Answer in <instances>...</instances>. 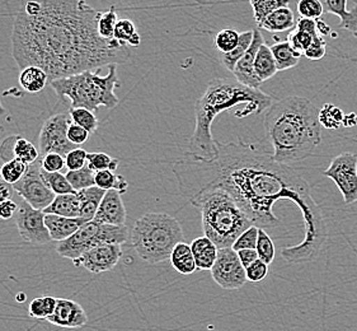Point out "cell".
I'll return each mask as SVG.
<instances>
[{
	"label": "cell",
	"instance_id": "cell-23",
	"mask_svg": "<svg viewBox=\"0 0 357 331\" xmlns=\"http://www.w3.org/2000/svg\"><path fill=\"white\" fill-rule=\"evenodd\" d=\"M43 213L66 218H80V199L78 193L56 195L55 200L43 210Z\"/></svg>",
	"mask_w": 357,
	"mask_h": 331
},
{
	"label": "cell",
	"instance_id": "cell-9",
	"mask_svg": "<svg viewBox=\"0 0 357 331\" xmlns=\"http://www.w3.org/2000/svg\"><path fill=\"white\" fill-rule=\"evenodd\" d=\"M72 124L69 112L55 114L43 123L38 138V151L41 157L49 153H59L66 157L69 152L78 148L68 138V130Z\"/></svg>",
	"mask_w": 357,
	"mask_h": 331
},
{
	"label": "cell",
	"instance_id": "cell-5",
	"mask_svg": "<svg viewBox=\"0 0 357 331\" xmlns=\"http://www.w3.org/2000/svg\"><path fill=\"white\" fill-rule=\"evenodd\" d=\"M190 203L200 209L204 236L210 238L218 249L234 245L238 237L253 222L236 199L220 187H208L193 195Z\"/></svg>",
	"mask_w": 357,
	"mask_h": 331
},
{
	"label": "cell",
	"instance_id": "cell-24",
	"mask_svg": "<svg viewBox=\"0 0 357 331\" xmlns=\"http://www.w3.org/2000/svg\"><path fill=\"white\" fill-rule=\"evenodd\" d=\"M169 261L174 270L182 275H190L197 270L191 245L186 242H179L178 245L173 249Z\"/></svg>",
	"mask_w": 357,
	"mask_h": 331
},
{
	"label": "cell",
	"instance_id": "cell-16",
	"mask_svg": "<svg viewBox=\"0 0 357 331\" xmlns=\"http://www.w3.org/2000/svg\"><path fill=\"white\" fill-rule=\"evenodd\" d=\"M46 321L65 329H78L88 324L86 311L73 300L57 298L56 309Z\"/></svg>",
	"mask_w": 357,
	"mask_h": 331
},
{
	"label": "cell",
	"instance_id": "cell-46",
	"mask_svg": "<svg viewBox=\"0 0 357 331\" xmlns=\"http://www.w3.org/2000/svg\"><path fill=\"white\" fill-rule=\"evenodd\" d=\"M327 52V43L321 35H317L313 40V43H310V46L307 47V50L304 52V57L309 60H321L324 58Z\"/></svg>",
	"mask_w": 357,
	"mask_h": 331
},
{
	"label": "cell",
	"instance_id": "cell-31",
	"mask_svg": "<svg viewBox=\"0 0 357 331\" xmlns=\"http://www.w3.org/2000/svg\"><path fill=\"white\" fill-rule=\"evenodd\" d=\"M96 186L106 191L116 190L121 194H125L129 189V182L121 175H116L111 170H103L96 172Z\"/></svg>",
	"mask_w": 357,
	"mask_h": 331
},
{
	"label": "cell",
	"instance_id": "cell-28",
	"mask_svg": "<svg viewBox=\"0 0 357 331\" xmlns=\"http://www.w3.org/2000/svg\"><path fill=\"white\" fill-rule=\"evenodd\" d=\"M271 51L279 72L289 71L294 66H296L301 58V54L295 52L287 41H279V43H273L271 46Z\"/></svg>",
	"mask_w": 357,
	"mask_h": 331
},
{
	"label": "cell",
	"instance_id": "cell-4",
	"mask_svg": "<svg viewBox=\"0 0 357 331\" xmlns=\"http://www.w3.org/2000/svg\"><path fill=\"white\" fill-rule=\"evenodd\" d=\"M272 105V96L239 83L236 78H215L210 80L205 92L195 105L196 125L188 143L186 154L191 159L213 161L218 149L211 128L218 116L224 111L236 110L233 115L241 119L238 106H244L250 115L262 114Z\"/></svg>",
	"mask_w": 357,
	"mask_h": 331
},
{
	"label": "cell",
	"instance_id": "cell-56",
	"mask_svg": "<svg viewBox=\"0 0 357 331\" xmlns=\"http://www.w3.org/2000/svg\"><path fill=\"white\" fill-rule=\"evenodd\" d=\"M6 114H7V111H6V108H4L1 100H0V115H6Z\"/></svg>",
	"mask_w": 357,
	"mask_h": 331
},
{
	"label": "cell",
	"instance_id": "cell-50",
	"mask_svg": "<svg viewBox=\"0 0 357 331\" xmlns=\"http://www.w3.org/2000/svg\"><path fill=\"white\" fill-rule=\"evenodd\" d=\"M323 110L326 111V112H328L329 122L327 123L326 126H328L331 129H337V126L340 125V124L343 123V112L340 110V108H335V106H332V105H326Z\"/></svg>",
	"mask_w": 357,
	"mask_h": 331
},
{
	"label": "cell",
	"instance_id": "cell-53",
	"mask_svg": "<svg viewBox=\"0 0 357 331\" xmlns=\"http://www.w3.org/2000/svg\"><path fill=\"white\" fill-rule=\"evenodd\" d=\"M15 187L6 181L0 180V203L7 202L13 198Z\"/></svg>",
	"mask_w": 357,
	"mask_h": 331
},
{
	"label": "cell",
	"instance_id": "cell-21",
	"mask_svg": "<svg viewBox=\"0 0 357 331\" xmlns=\"http://www.w3.org/2000/svg\"><path fill=\"white\" fill-rule=\"evenodd\" d=\"M347 1L349 0H321L324 12L337 15L341 20L340 29L351 31L354 34L357 32V13L354 9H347Z\"/></svg>",
	"mask_w": 357,
	"mask_h": 331
},
{
	"label": "cell",
	"instance_id": "cell-30",
	"mask_svg": "<svg viewBox=\"0 0 357 331\" xmlns=\"http://www.w3.org/2000/svg\"><path fill=\"white\" fill-rule=\"evenodd\" d=\"M114 38L132 47H139L142 43V37L136 29L135 23L128 18L119 20L114 27Z\"/></svg>",
	"mask_w": 357,
	"mask_h": 331
},
{
	"label": "cell",
	"instance_id": "cell-25",
	"mask_svg": "<svg viewBox=\"0 0 357 331\" xmlns=\"http://www.w3.org/2000/svg\"><path fill=\"white\" fill-rule=\"evenodd\" d=\"M296 24V18L293 10L289 7L280 8L272 15H268L258 29H266L268 32L279 34L291 29Z\"/></svg>",
	"mask_w": 357,
	"mask_h": 331
},
{
	"label": "cell",
	"instance_id": "cell-19",
	"mask_svg": "<svg viewBox=\"0 0 357 331\" xmlns=\"http://www.w3.org/2000/svg\"><path fill=\"white\" fill-rule=\"evenodd\" d=\"M82 218H66V216L46 214L45 224L50 233L51 241L61 242L66 238L72 237L77 230L86 224Z\"/></svg>",
	"mask_w": 357,
	"mask_h": 331
},
{
	"label": "cell",
	"instance_id": "cell-20",
	"mask_svg": "<svg viewBox=\"0 0 357 331\" xmlns=\"http://www.w3.org/2000/svg\"><path fill=\"white\" fill-rule=\"evenodd\" d=\"M191 250H192L193 258H195L196 265H197V270H211L213 269L216 258H218L219 249L210 238L202 236V237L193 240V242L191 244Z\"/></svg>",
	"mask_w": 357,
	"mask_h": 331
},
{
	"label": "cell",
	"instance_id": "cell-35",
	"mask_svg": "<svg viewBox=\"0 0 357 331\" xmlns=\"http://www.w3.org/2000/svg\"><path fill=\"white\" fill-rule=\"evenodd\" d=\"M27 168L29 165L23 163L20 159H10L4 162L0 167V177L8 184L15 185L24 176V173L27 172Z\"/></svg>",
	"mask_w": 357,
	"mask_h": 331
},
{
	"label": "cell",
	"instance_id": "cell-52",
	"mask_svg": "<svg viewBox=\"0 0 357 331\" xmlns=\"http://www.w3.org/2000/svg\"><path fill=\"white\" fill-rule=\"evenodd\" d=\"M238 256H239V259L242 261V264H243V267H245V269L250 267V265H252L255 261H257V260L259 259L256 249L241 250V251H238Z\"/></svg>",
	"mask_w": 357,
	"mask_h": 331
},
{
	"label": "cell",
	"instance_id": "cell-7",
	"mask_svg": "<svg viewBox=\"0 0 357 331\" xmlns=\"http://www.w3.org/2000/svg\"><path fill=\"white\" fill-rule=\"evenodd\" d=\"M130 240L140 259L149 264H160L169 260L179 242H185V233L174 216L146 213L136 221Z\"/></svg>",
	"mask_w": 357,
	"mask_h": 331
},
{
	"label": "cell",
	"instance_id": "cell-22",
	"mask_svg": "<svg viewBox=\"0 0 357 331\" xmlns=\"http://www.w3.org/2000/svg\"><path fill=\"white\" fill-rule=\"evenodd\" d=\"M77 193L80 199V218L84 219L86 222L93 221L94 216L97 214V210L100 208V202L106 194V190L92 186L83 189Z\"/></svg>",
	"mask_w": 357,
	"mask_h": 331
},
{
	"label": "cell",
	"instance_id": "cell-6",
	"mask_svg": "<svg viewBox=\"0 0 357 331\" xmlns=\"http://www.w3.org/2000/svg\"><path fill=\"white\" fill-rule=\"evenodd\" d=\"M100 69L97 72L86 71L69 75L65 78L51 80V88L60 100H69L72 108H83L91 111L98 108H114L119 103V97L114 89L120 87L117 77V66L109 65L107 75H100Z\"/></svg>",
	"mask_w": 357,
	"mask_h": 331
},
{
	"label": "cell",
	"instance_id": "cell-45",
	"mask_svg": "<svg viewBox=\"0 0 357 331\" xmlns=\"http://www.w3.org/2000/svg\"><path fill=\"white\" fill-rule=\"evenodd\" d=\"M88 163V152L82 148H75L65 157V166L69 171H77Z\"/></svg>",
	"mask_w": 357,
	"mask_h": 331
},
{
	"label": "cell",
	"instance_id": "cell-34",
	"mask_svg": "<svg viewBox=\"0 0 357 331\" xmlns=\"http://www.w3.org/2000/svg\"><path fill=\"white\" fill-rule=\"evenodd\" d=\"M65 176L75 191L96 186V172L88 166V163L77 171H68Z\"/></svg>",
	"mask_w": 357,
	"mask_h": 331
},
{
	"label": "cell",
	"instance_id": "cell-15",
	"mask_svg": "<svg viewBox=\"0 0 357 331\" xmlns=\"http://www.w3.org/2000/svg\"><path fill=\"white\" fill-rule=\"evenodd\" d=\"M264 43V36L259 29H253V41L250 43V49L244 54L242 59L236 63L233 71L234 78L244 86L259 89L262 82L258 80L257 74L255 72V60L259 47Z\"/></svg>",
	"mask_w": 357,
	"mask_h": 331
},
{
	"label": "cell",
	"instance_id": "cell-26",
	"mask_svg": "<svg viewBox=\"0 0 357 331\" xmlns=\"http://www.w3.org/2000/svg\"><path fill=\"white\" fill-rule=\"evenodd\" d=\"M18 83L24 92L38 94L49 83V77L38 66H27L20 73Z\"/></svg>",
	"mask_w": 357,
	"mask_h": 331
},
{
	"label": "cell",
	"instance_id": "cell-54",
	"mask_svg": "<svg viewBox=\"0 0 357 331\" xmlns=\"http://www.w3.org/2000/svg\"><path fill=\"white\" fill-rule=\"evenodd\" d=\"M317 29H318V34L321 36H327V35H329V32H331V27H329L326 22L321 21V20H317Z\"/></svg>",
	"mask_w": 357,
	"mask_h": 331
},
{
	"label": "cell",
	"instance_id": "cell-29",
	"mask_svg": "<svg viewBox=\"0 0 357 331\" xmlns=\"http://www.w3.org/2000/svg\"><path fill=\"white\" fill-rule=\"evenodd\" d=\"M253 41V31H245L241 32V38L239 43L236 49L230 51L228 54H222L220 55V61L224 65V68H227L228 71L233 73L236 68V63L242 59L244 54L250 49V43Z\"/></svg>",
	"mask_w": 357,
	"mask_h": 331
},
{
	"label": "cell",
	"instance_id": "cell-2",
	"mask_svg": "<svg viewBox=\"0 0 357 331\" xmlns=\"http://www.w3.org/2000/svg\"><path fill=\"white\" fill-rule=\"evenodd\" d=\"M100 12L86 0H29L15 15L12 57L20 69L38 66L51 80L126 63L131 52L98 32Z\"/></svg>",
	"mask_w": 357,
	"mask_h": 331
},
{
	"label": "cell",
	"instance_id": "cell-13",
	"mask_svg": "<svg viewBox=\"0 0 357 331\" xmlns=\"http://www.w3.org/2000/svg\"><path fill=\"white\" fill-rule=\"evenodd\" d=\"M45 216L46 214L43 210L32 208L29 203L24 202L22 198L20 199L15 221L23 241L32 245H43L50 242V233L45 224Z\"/></svg>",
	"mask_w": 357,
	"mask_h": 331
},
{
	"label": "cell",
	"instance_id": "cell-1",
	"mask_svg": "<svg viewBox=\"0 0 357 331\" xmlns=\"http://www.w3.org/2000/svg\"><path fill=\"white\" fill-rule=\"evenodd\" d=\"M218 149L213 161L185 156L174 163L179 189L190 199L208 187H220L231 195L255 226L268 228L279 224L273 205L290 200L301 209L305 237L298 245L285 247L281 256L287 263L303 264L319 256L328 240V228L307 181L290 166L273 159L264 145L215 140Z\"/></svg>",
	"mask_w": 357,
	"mask_h": 331
},
{
	"label": "cell",
	"instance_id": "cell-43",
	"mask_svg": "<svg viewBox=\"0 0 357 331\" xmlns=\"http://www.w3.org/2000/svg\"><path fill=\"white\" fill-rule=\"evenodd\" d=\"M298 13L301 18L309 20H321L324 13V8L321 6V0H299L298 1Z\"/></svg>",
	"mask_w": 357,
	"mask_h": 331
},
{
	"label": "cell",
	"instance_id": "cell-40",
	"mask_svg": "<svg viewBox=\"0 0 357 331\" xmlns=\"http://www.w3.org/2000/svg\"><path fill=\"white\" fill-rule=\"evenodd\" d=\"M319 34H309L301 29H294L289 36H287V43H290V46L293 47V50L298 54H301V57H304V52L307 50V47L310 46V43H313L314 37Z\"/></svg>",
	"mask_w": 357,
	"mask_h": 331
},
{
	"label": "cell",
	"instance_id": "cell-18",
	"mask_svg": "<svg viewBox=\"0 0 357 331\" xmlns=\"http://www.w3.org/2000/svg\"><path fill=\"white\" fill-rule=\"evenodd\" d=\"M0 157L4 162L17 159L29 166L35 163L41 156L29 140L20 135H12L0 145Z\"/></svg>",
	"mask_w": 357,
	"mask_h": 331
},
{
	"label": "cell",
	"instance_id": "cell-58",
	"mask_svg": "<svg viewBox=\"0 0 357 331\" xmlns=\"http://www.w3.org/2000/svg\"><path fill=\"white\" fill-rule=\"evenodd\" d=\"M354 36L357 37V32H354Z\"/></svg>",
	"mask_w": 357,
	"mask_h": 331
},
{
	"label": "cell",
	"instance_id": "cell-55",
	"mask_svg": "<svg viewBox=\"0 0 357 331\" xmlns=\"http://www.w3.org/2000/svg\"><path fill=\"white\" fill-rule=\"evenodd\" d=\"M24 298H26V295H24V293H21V295H17V301H18V302H24Z\"/></svg>",
	"mask_w": 357,
	"mask_h": 331
},
{
	"label": "cell",
	"instance_id": "cell-44",
	"mask_svg": "<svg viewBox=\"0 0 357 331\" xmlns=\"http://www.w3.org/2000/svg\"><path fill=\"white\" fill-rule=\"evenodd\" d=\"M258 230L259 227L257 226H250L248 230H244L243 233L238 237L234 245L231 246L233 250L236 252L241 250H245V249H256L257 247L258 241Z\"/></svg>",
	"mask_w": 357,
	"mask_h": 331
},
{
	"label": "cell",
	"instance_id": "cell-3",
	"mask_svg": "<svg viewBox=\"0 0 357 331\" xmlns=\"http://www.w3.org/2000/svg\"><path fill=\"white\" fill-rule=\"evenodd\" d=\"M264 128L273 159L282 165L307 159L321 143L319 110L301 96L272 103L266 111Z\"/></svg>",
	"mask_w": 357,
	"mask_h": 331
},
{
	"label": "cell",
	"instance_id": "cell-32",
	"mask_svg": "<svg viewBox=\"0 0 357 331\" xmlns=\"http://www.w3.org/2000/svg\"><path fill=\"white\" fill-rule=\"evenodd\" d=\"M250 3L253 9L255 21L257 27H259L262 22L275 10L280 8L289 7L290 0H250Z\"/></svg>",
	"mask_w": 357,
	"mask_h": 331
},
{
	"label": "cell",
	"instance_id": "cell-39",
	"mask_svg": "<svg viewBox=\"0 0 357 331\" xmlns=\"http://www.w3.org/2000/svg\"><path fill=\"white\" fill-rule=\"evenodd\" d=\"M256 250H257L259 260H262L267 265H271L272 261L275 260L276 249H275L273 241L270 237V235L264 228L258 230V241Z\"/></svg>",
	"mask_w": 357,
	"mask_h": 331
},
{
	"label": "cell",
	"instance_id": "cell-10",
	"mask_svg": "<svg viewBox=\"0 0 357 331\" xmlns=\"http://www.w3.org/2000/svg\"><path fill=\"white\" fill-rule=\"evenodd\" d=\"M43 159H37L35 163L29 166L27 172L17 184L13 185L15 191L24 202L29 203L32 208L45 210L55 200L56 195L51 191L50 187L43 180Z\"/></svg>",
	"mask_w": 357,
	"mask_h": 331
},
{
	"label": "cell",
	"instance_id": "cell-27",
	"mask_svg": "<svg viewBox=\"0 0 357 331\" xmlns=\"http://www.w3.org/2000/svg\"><path fill=\"white\" fill-rule=\"evenodd\" d=\"M255 72L257 74L258 80L262 83L266 80H271L272 77L279 72L272 54L271 46H267L264 43L259 47L255 60Z\"/></svg>",
	"mask_w": 357,
	"mask_h": 331
},
{
	"label": "cell",
	"instance_id": "cell-17",
	"mask_svg": "<svg viewBox=\"0 0 357 331\" xmlns=\"http://www.w3.org/2000/svg\"><path fill=\"white\" fill-rule=\"evenodd\" d=\"M93 221L97 223L126 226V209L122 202L121 193L107 190Z\"/></svg>",
	"mask_w": 357,
	"mask_h": 331
},
{
	"label": "cell",
	"instance_id": "cell-49",
	"mask_svg": "<svg viewBox=\"0 0 357 331\" xmlns=\"http://www.w3.org/2000/svg\"><path fill=\"white\" fill-rule=\"evenodd\" d=\"M89 135H91V134H89L86 129H83L82 126L75 125V124H72V125L69 126V130H68V138H69V140L72 142L73 145H77V147L83 145V143H86Z\"/></svg>",
	"mask_w": 357,
	"mask_h": 331
},
{
	"label": "cell",
	"instance_id": "cell-51",
	"mask_svg": "<svg viewBox=\"0 0 357 331\" xmlns=\"http://www.w3.org/2000/svg\"><path fill=\"white\" fill-rule=\"evenodd\" d=\"M17 212H18V203L13 202L12 199L7 202L0 203V219H3V221L15 219Z\"/></svg>",
	"mask_w": 357,
	"mask_h": 331
},
{
	"label": "cell",
	"instance_id": "cell-12",
	"mask_svg": "<svg viewBox=\"0 0 357 331\" xmlns=\"http://www.w3.org/2000/svg\"><path fill=\"white\" fill-rule=\"evenodd\" d=\"M215 283L227 290H236L248 281L247 272L238 252L231 247L219 249L214 267L210 270Z\"/></svg>",
	"mask_w": 357,
	"mask_h": 331
},
{
	"label": "cell",
	"instance_id": "cell-33",
	"mask_svg": "<svg viewBox=\"0 0 357 331\" xmlns=\"http://www.w3.org/2000/svg\"><path fill=\"white\" fill-rule=\"evenodd\" d=\"M57 298L51 295L37 297L32 300L29 306V316L37 320H47L56 309Z\"/></svg>",
	"mask_w": 357,
	"mask_h": 331
},
{
	"label": "cell",
	"instance_id": "cell-37",
	"mask_svg": "<svg viewBox=\"0 0 357 331\" xmlns=\"http://www.w3.org/2000/svg\"><path fill=\"white\" fill-rule=\"evenodd\" d=\"M69 114L72 117L73 124L82 126L86 129L89 134H93L98 129V119L94 115L93 111L86 110V108H70Z\"/></svg>",
	"mask_w": 357,
	"mask_h": 331
},
{
	"label": "cell",
	"instance_id": "cell-42",
	"mask_svg": "<svg viewBox=\"0 0 357 331\" xmlns=\"http://www.w3.org/2000/svg\"><path fill=\"white\" fill-rule=\"evenodd\" d=\"M117 12L116 8L111 7L107 12H100L98 20V32L105 40L114 38V27L117 24Z\"/></svg>",
	"mask_w": 357,
	"mask_h": 331
},
{
	"label": "cell",
	"instance_id": "cell-36",
	"mask_svg": "<svg viewBox=\"0 0 357 331\" xmlns=\"http://www.w3.org/2000/svg\"><path fill=\"white\" fill-rule=\"evenodd\" d=\"M43 180L46 185L50 187L51 191L55 195L74 194L77 193L73 189L70 182L66 179L64 173L61 172H47L45 170H41Z\"/></svg>",
	"mask_w": 357,
	"mask_h": 331
},
{
	"label": "cell",
	"instance_id": "cell-47",
	"mask_svg": "<svg viewBox=\"0 0 357 331\" xmlns=\"http://www.w3.org/2000/svg\"><path fill=\"white\" fill-rule=\"evenodd\" d=\"M268 267L270 265H267L262 260L258 259L245 269L247 279L252 283H259L264 281V278L268 275Z\"/></svg>",
	"mask_w": 357,
	"mask_h": 331
},
{
	"label": "cell",
	"instance_id": "cell-57",
	"mask_svg": "<svg viewBox=\"0 0 357 331\" xmlns=\"http://www.w3.org/2000/svg\"><path fill=\"white\" fill-rule=\"evenodd\" d=\"M355 12L357 13V0H355V6H354V8H352Z\"/></svg>",
	"mask_w": 357,
	"mask_h": 331
},
{
	"label": "cell",
	"instance_id": "cell-14",
	"mask_svg": "<svg viewBox=\"0 0 357 331\" xmlns=\"http://www.w3.org/2000/svg\"><path fill=\"white\" fill-rule=\"evenodd\" d=\"M122 255L123 251L120 244H102L91 249L73 263L75 267H83L91 273H106L116 267Z\"/></svg>",
	"mask_w": 357,
	"mask_h": 331
},
{
	"label": "cell",
	"instance_id": "cell-11",
	"mask_svg": "<svg viewBox=\"0 0 357 331\" xmlns=\"http://www.w3.org/2000/svg\"><path fill=\"white\" fill-rule=\"evenodd\" d=\"M323 175L336 184L346 204L357 202V154L351 152L338 154Z\"/></svg>",
	"mask_w": 357,
	"mask_h": 331
},
{
	"label": "cell",
	"instance_id": "cell-41",
	"mask_svg": "<svg viewBox=\"0 0 357 331\" xmlns=\"http://www.w3.org/2000/svg\"><path fill=\"white\" fill-rule=\"evenodd\" d=\"M120 161L117 159H112L106 153H88V166L93 170L94 172L103 171V170H111L116 171L119 168Z\"/></svg>",
	"mask_w": 357,
	"mask_h": 331
},
{
	"label": "cell",
	"instance_id": "cell-8",
	"mask_svg": "<svg viewBox=\"0 0 357 331\" xmlns=\"http://www.w3.org/2000/svg\"><path fill=\"white\" fill-rule=\"evenodd\" d=\"M130 237L126 226L97 223L94 221L86 222L79 228L72 237L57 242L56 252L65 259L75 261L86 251L102 244H125Z\"/></svg>",
	"mask_w": 357,
	"mask_h": 331
},
{
	"label": "cell",
	"instance_id": "cell-38",
	"mask_svg": "<svg viewBox=\"0 0 357 331\" xmlns=\"http://www.w3.org/2000/svg\"><path fill=\"white\" fill-rule=\"evenodd\" d=\"M239 38L241 34L236 32V29H222L215 35V47L220 54H228L238 46Z\"/></svg>",
	"mask_w": 357,
	"mask_h": 331
},
{
	"label": "cell",
	"instance_id": "cell-48",
	"mask_svg": "<svg viewBox=\"0 0 357 331\" xmlns=\"http://www.w3.org/2000/svg\"><path fill=\"white\" fill-rule=\"evenodd\" d=\"M43 159V168L47 172H61L65 167V157L59 153H49Z\"/></svg>",
	"mask_w": 357,
	"mask_h": 331
}]
</instances>
